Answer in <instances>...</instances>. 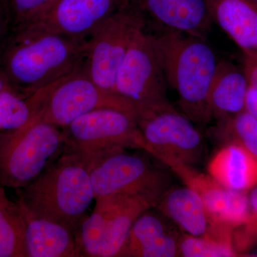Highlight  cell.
<instances>
[{"mask_svg": "<svg viewBox=\"0 0 257 257\" xmlns=\"http://www.w3.org/2000/svg\"><path fill=\"white\" fill-rule=\"evenodd\" d=\"M87 40L23 27L13 29L0 50V71L10 87L28 97L80 67Z\"/></svg>", "mask_w": 257, "mask_h": 257, "instance_id": "obj_1", "label": "cell"}, {"mask_svg": "<svg viewBox=\"0 0 257 257\" xmlns=\"http://www.w3.org/2000/svg\"><path fill=\"white\" fill-rule=\"evenodd\" d=\"M18 190V202L32 214L63 225L74 234L94 199L87 166L66 150L31 183Z\"/></svg>", "mask_w": 257, "mask_h": 257, "instance_id": "obj_2", "label": "cell"}, {"mask_svg": "<svg viewBox=\"0 0 257 257\" xmlns=\"http://www.w3.org/2000/svg\"><path fill=\"white\" fill-rule=\"evenodd\" d=\"M156 35L167 84L178 94L184 115L194 122L211 119L209 93L218 62L205 39L164 28Z\"/></svg>", "mask_w": 257, "mask_h": 257, "instance_id": "obj_3", "label": "cell"}, {"mask_svg": "<svg viewBox=\"0 0 257 257\" xmlns=\"http://www.w3.org/2000/svg\"><path fill=\"white\" fill-rule=\"evenodd\" d=\"M28 99L32 119L60 128L98 109L124 111L136 119L140 115L127 99L93 82L83 64L71 73L34 92Z\"/></svg>", "mask_w": 257, "mask_h": 257, "instance_id": "obj_4", "label": "cell"}, {"mask_svg": "<svg viewBox=\"0 0 257 257\" xmlns=\"http://www.w3.org/2000/svg\"><path fill=\"white\" fill-rule=\"evenodd\" d=\"M62 128L32 119L23 127L0 132V185L21 189L63 152Z\"/></svg>", "mask_w": 257, "mask_h": 257, "instance_id": "obj_5", "label": "cell"}, {"mask_svg": "<svg viewBox=\"0 0 257 257\" xmlns=\"http://www.w3.org/2000/svg\"><path fill=\"white\" fill-rule=\"evenodd\" d=\"M64 150L75 154L88 170L98 161L120 150L135 149L148 153V145L132 115L113 109L89 111L62 128Z\"/></svg>", "mask_w": 257, "mask_h": 257, "instance_id": "obj_6", "label": "cell"}, {"mask_svg": "<svg viewBox=\"0 0 257 257\" xmlns=\"http://www.w3.org/2000/svg\"><path fill=\"white\" fill-rule=\"evenodd\" d=\"M167 79L156 35L145 27L137 33L116 75L115 93L136 108L139 118L170 104Z\"/></svg>", "mask_w": 257, "mask_h": 257, "instance_id": "obj_7", "label": "cell"}, {"mask_svg": "<svg viewBox=\"0 0 257 257\" xmlns=\"http://www.w3.org/2000/svg\"><path fill=\"white\" fill-rule=\"evenodd\" d=\"M92 214L86 216L75 234L80 256H118L132 226L152 207L147 200L126 194L95 198Z\"/></svg>", "mask_w": 257, "mask_h": 257, "instance_id": "obj_8", "label": "cell"}, {"mask_svg": "<svg viewBox=\"0 0 257 257\" xmlns=\"http://www.w3.org/2000/svg\"><path fill=\"white\" fill-rule=\"evenodd\" d=\"M146 23L145 15L127 0L87 39L83 65L99 87L115 93L120 67L134 38Z\"/></svg>", "mask_w": 257, "mask_h": 257, "instance_id": "obj_9", "label": "cell"}, {"mask_svg": "<svg viewBox=\"0 0 257 257\" xmlns=\"http://www.w3.org/2000/svg\"><path fill=\"white\" fill-rule=\"evenodd\" d=\"M94 199L116 194L143 198L156 207L167 192L166 174L156 168L145 155L125 150L111 153L89 170Z\"/></svg>", "mask_w": 257, "mask_h": 257, "instance_id": "obj_10", "label": "cell"}, {"mask_svg": "<svg viewBox=\"0 0 257 257\" xmlns=\"http://www.w3.org/2000/svg\"><path fill=\"white\" fill-rule=\"evenodd\" d=\"M148 153L158 160L199 164L204 155L202 135L188 117L172 104L149 111L137 119Z\"/></svg>", "mask_w": 257, "mask_h": 257, "instance_id": "obj_11", "label": "cell"}, {"mask_svg": "<svg viewBox=\"0 0 257 257\" xmlns=\"http://www.w3.org/2000/svg\"><path fill=\"white\" fill-rule=\"evenodd\" d=\"M126 1L55 0L28 23L17 28L23 27L87 40L101 24Z\"/></svg>", "mask_w": 257, "mask_h": 257, "instance_id": "obj_12", "label": "cell"}, {"mask_svg": "<svg viewBox=\"0 0 257 257\" xmlns=\"http://www.w3.org/2000/svg\"><path fill=\"white\" fill-rule=\"evenodd\" d=\"M164 28L204 38L211 19L205 0H130Z\"/></svg>", "mask_w": 257, "mask_h": 257, "instance_id": "obj_13", "label": "cell"}, {"mask_svg": "<svg viewBox=\"0 0 257 257\" xmlns=\"http://www.w3.org/2000/svg\"><path fill=\"white\" fill-rule=\"evenodd\" d=\"M211 21L243 51L257 55V5L250 0H205Z\"/></svg>", "mask_w": 257, "mask_h": 257, "instance_id": "obj_14", "label": "cell"}, {"mask_svg": "<svg viewBox=\"0 0 257 257\" xmlns=\"http://www.w3.org/2000/svg\"><path fill=\"white\" fill-rule=\"evenodd\" d=\"M19 204L25 223L28 257L80 256L72 230L55 221L37 217Z\"/></svg>", "mask_w": 257, "mask_h": 257, "instance_id": "obj_15", "label": "cell"}, {"mask_svg": "<svg viewBox=\"0 0 257 257\" xmlns=\"http://www.w3.org/2000/svg\"><path fill=\"white\" fill-rule=\"evenodd\" d=\"M148 210L134 223L118 256L173 257L178 253L176 237Z\"/></svg>", "mask_w": 257, "mask_h": 257, "instance_id": "obj_16", "label": "cell"}, {"mask_svg": "<svg viewBox=\"0 0 257 257\" xmlns=\"http://www.w3.org/2000/svg\"><path fill=\"white\" fill-rule=\"evenodd\" d=\"M248 86L244 69L229 62H219L208 99L211 118L223 119L244 110Z\"/></svg>", "mask_w": 257, "mask_h": 257, "instance_id": "obj_17", "label": "cell"}, {"mask_svg": "<svg viewBox=\"0 0 257 257\" xmlns=\"http://www.w3.org/2000/svg\"><path fill=\"white\" fill-rule=\"evenodd\" d=\"M208 170L226 188L241 192L257 184V157L239 144L221 149L211 159Z\"/></svg>", "mask_w": 257, "mask_h": 257, "instance_id": "obj_18", "label": "cell"}, {"mask_svg": "<svg viewBox=\"0 0 257 257\" xmlns=\"http://www.w3.org/2000/svg\"><path fill=\"white\" fill-rule=\"evenodd\" d=\"M156 207L165 215L194 236L207 233L209 221L202 198L189 187H179L167 191Z\"/></svg>", "mask_w": 257, "mask_h": 257, "instance_id": "obj_19", "label": "cell"}, {"mask_svg": "<svg viewBox=\"0 0 257 257\" xmlns=\"http://www.w3.org/2000/svg\"><path fill=\"white\" fill-rule=\"evenodd\" d=\"M178 176L187 187L195 191L202 198L207 211L209 226H224L222 219L230 189L221 185L211 175L199 173L191 166L182 167Z\"/></svg>", "mask_w": 257, "mask_h": 257, "instance_id": "obj_20", "label": "cell"}, {"mask_svg": "<svg viewBox=\"0 0 257 257\" xmlns=\"http://www.w3.org/2000/svg\"><path fill=\"white\" fill-rule=\"evenodd\" d=\"M0 257H28L25 223L20 204L0 185Z\"/></svg>", "mask_w": 257, "mask_h": 257, "instance_id": "obj_21", "label": "cell"}, {"mask_svg": "<svg viewBox=\"0 0 257 257\" xmlns=\"http://www.w3.org/2000/svg\"><path fill=\"white\" fill-rule=\"evenodd\" d=\"M228 230L209 226L204 237L184 235L179 240L178 253L186 257L234 256Z\"/></svg>", "mask_w": 257, "mask_h": 257, "instance_id": "obj_22", "label": "cell"}, {"mask_svg": "<svg viewBox=\"0 0 257 257\" xmlns=\"http://www.w3.org/2000/svg\"><path fill=\"white\" fill-rule=\"evenodd\" d=\"M32 117L28 97L20 95L8 84L0 92V132L23 127Z\"/></svg>", "mask_w": 257, "mask_h": 257, "instance_id": "obj_23", "label": "cell"}, {"mask_svg": "<svg viewBox=\"0 0 257 257\" xmlns=\"http://www.w3.org/2000/svg\"><path fill=\"white\" fill-rule=\"evenodd\" d=\"M55 0H5L10 30L28 23Z\"/></svg>", "mask_w": 257, "mask_h": 257, "instance_id": "obj_24", "label": "cell"}, {"mask_svg": "<svg viewBox=\"0 0 257 257\" xmlns=\"http://www.w3.org/2000/svg\"><path fill=\"white\" fill-rule=\"evenodd\" d=\"M230 122V121H229ZM233 128L241 145L257 157V121L246 111L236 114L231 121Z\"/></svg>", "mask_w": 257, "mask_h": 257, "instance_id": "obj_25", "label": "cell"}, {"mask_svg": "<svg viewBox=\"0 0 257 257\" xmlns=\"http://www.w3.org/2000/svg\"><path fill=\"white\" fill-rule=\"evenodd\" d=\"M243 69L249 85L252 86L257 90V55H244Z\"/></svg>", "mask_w": 257, "mask_h": 257, "instance_id": "obj_26", "label": "cell"}, {"mask_svg": "<svg viewBox=\"0 0 257 257\" xmlns=\"http://www.w3.org/2000/svg\"><path fill=\"white\" fill-rule=\"evenodd\" d=\"M244 110L257 121V90L252 86H248L245 98Z\"/></svg>", "mask_w": 257, "mask_h": 257, "instance_id": "obj_27", "label": "cell"}, {"mask_svg": "<svg viewBox=\"0 0 257 257\" xmlns=\"http://www.w3.org/2000/svg\"><path fill=\"white\" fill-rule=\"evenodd\" d=\"M10 32V23L4 0H0V50Z\"/></svg>", "mask_w": 257, "mask_h": 257, "instance_id": "obj_28", "label": "cell"}, {"mask_svg": "<svg viewBox=\"0 0 257 257\" xmlns=\"http://www.w3.org/2000/svg\"><path fill=\"white\" fill-rule=\"evenodd\" d=\"M250 204L253 211V217L257 222V187L253 189L250 196Z\"/></svg>", "mask_w": 257, "mask_h": 257, "instance_id": "obj_29", "label": "cell"}, {"mask_svg": "<svg viewBox=\"0 0 257 257\" xmlns=\"http://www.w3.org/2000/svg\"><path fill=\"white\" fill-rule=\"evenodd\" d=\"M8 81L5 77V74L3 73V72L0 71V92H2L5 87H6L8 85Z\"/></svg>", "mask_w": 257, "mask_h": 257, "instance_id": "obj_30", "label": "cell"}, {"mask_svg": "<svg viewBox=\"0 0 257 257\" xmlns=\"http://www.w3.org/2000/svg\"><path fill=\"white\" fill-rule=\"evenodd\" d=\"M250 1L252 2V3L257 5V0H250Z\"/></svg>", "mask_w": 257, "mask_h": 257, "instance_id": "obj_31", "label": "cell"}]
</instances>
